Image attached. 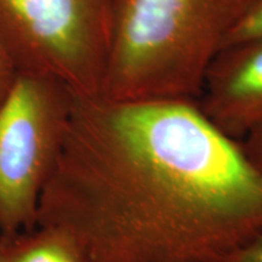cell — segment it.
<instances>
[{"instance_id":"obj_1","label":"cell","mask_w":262,"mask_h":262,"mask_svg":"<svg viewBox=\"0 0 262 262\" xmlns=\"http://www.w3.org/2000/svg\"><path fill=\"white\" fill-rule=\"evenodd\" d=\"M38 225L93 262H221L262 234V175L196 101L74 95Z\"/></svg>"},{"instance_id":"obj_2","label":"cell","mask_w":262,"mask_h":262,"mask_svg":"<svg viewBox=\"0 0 262 262\" xmlns=\"http://www.w3.org/2000/svg\"><path fill=\"white\" fill-rule=\"evenodd\" d=\"M253 0H112L110 101H198L206 71Z\"/></svg>"},{"instance_id":"obj_3","label":"cell","mask_w":262,"mask_h":262,"mask_svg":"<svg viewBox=\"0 0 262 262\" xmlns=\"http://www.w3.org/2000/svg\"><path fill=\"white\" fill-rule=\"evenodd\" d=\"M112 0H0V42L18 72L96 97L106 72Z\"/></svg>"},{"instance_id":"obj_4","label":"cell","mask_w":262,"mask_h":262,"mask_svg":"<svg viewBox=\"0 0 262 262\" xmlns=\"http://www.w3.org/2000/svg\"><path fill=\"white\" fill-rule=\"evenodd\" d=\"M74 94L19 72L0 107V233L37 227L41 193L60 158Z\"/></svg>"},{"instance_id":"obj_5","label":"cell","mask_w":262,"mask_h":262,"mask_svg":"<svg viewBox=\"0 0 262 262\" xmlns=\"http://www.w3.org/2000/svg\"><path fill=\"white\" fill-rule=\"evenodd\" d=\"M196 103L219 130L237 141L262 122V40L221 49Z\"/></svg>"},{"instance_id":"obj_6","label":"cell","mask_w":262,"mask_h":262,"mask_svg":"<svg viewBox=\"0 0 262 262\" xmlns=\"http://www.w3.org/2000/svg\"><path fill=\"white\" fill-rule=\"evenodd\" d=\"M0 262H93L70 232L56 226L0 233Z\"/></svg>"},{"instance_id":"obj_7","label":"cell","mask_w":262,"mask_h":262,"mask_svg":"<svg viewBox=\"0 0 262 262\" xmlns=\"http://www.w3.org/2000/svg\"><path fill=\"white\" fill-rule=\"evenodd\" d=\"M255 40H262V0H253L250 3L228 33L222 49L229 45Z\"/></svg>"},{"instance_id":"obj_8","label":"cell","mask_w":262,"mask_h":262,"mask_svg":"<svg viewBox=\"0 0 262 262\" xmlns=\"http://www.w3.org/2000/svg\"><path fill=\"white\" fill-rule=\"evenodd\" d=\"M18 73L15 62L0 42V107L11 93Z\"/></svg>"},{"instance_id":"obj_9","label":"cell","mask_w":262,"mask_h":262,"mask_svg":"<svg viewBox=\"0 0 262 262\" xmlns=\"http://www.w3.org/2000/svg\"><path fill=\"white\" fill-rule=\"evenodd\" d=\"M239 142L249 162L262 175V122L254 126Z\"/></svg>"},{"instance_id":"obj_10","label":"cell","mask_w":262,"mask_h":262,"mask_svg":"<svg viewBox=\"0 0 262 262\" xmlns=\"http://www.w3.org/2000/svg\"><path fill=\"white\" fill-rule=\"evenodd\" d=\"M221 262H262V234L234 249Z\"/></svg>"}]
</instances>
